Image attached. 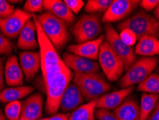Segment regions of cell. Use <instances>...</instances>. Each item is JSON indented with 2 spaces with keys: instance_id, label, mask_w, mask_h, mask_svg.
<instances>
[{
  "instance_id": "obj_29",
  "label": "cell",
  "mask_w": 159,
  "mask_h": 120,
  "mask_svg": "<svg viewBox=\"0 0 159 120\" xmlns=\"http://www.w3.org/2000/svg\"><path fill=\"white\" fill-rule=\"evenodd\" d=\"M43 9V1L42 0H27L23 7V10L30 14L42 12Z\"/></svg>"
},
{
  "instance_id": "obj_12",
  "label": "cell",
  "mask_w": 159,
  "mask_h": 120,
  "mask_svg": "<svg viewBox=\"0 0 159 120\" xmlns=\"http://www.w3.org/2000/svg\"><path fill=\"white\" fill-rule=\"evenodd\" d=\"M62 60L67 67L74 71V74H94L98 73L100 69L99 63L96 61L70 53H64Z\"/></svg>"
},
{
  "instance_id": "obj_28",
  "label": "cell",
  "mask_w": 159,
  "mask_h": 120,
  "mask_svg": "<svg viewBox=\"0 0 159 120\" xmlns=\"http://www.w3.org/2000/svg\"><path fill=\"white\" fill-rule=\"evenodd\" d=\"M21 110L22 103L19 101L8 103L4 109L7 119L9 120H20Z\"/></svg>"
},
{
  "instance_id": "obj_40",
  "label": "cell",
  "mask_w": 159,
  "mask_h": 120,
  "mask_svg": "<svg viewBox=\"0 0 159 120\" xmlns=\"http://www.w3.org/2000/svg\"><path fill=\"white\" fill-rule=\"evenodd\" d=\"M0 120H7V117H5L4 114H3V112H2L1 109H0Z\"/></svg>"
},
{
  "instance_id": "obj_16",
  "label": "cell",
  "mask_w": 159,
  "mask_h": 120,
  "mask_svg": "<svg viewBox=\"0 0 159 120\" xmlns=\"http://www.w3.org/2000/svg\"><path fill=\"white\" fill-rule=\"evenodd\" d=\"M84 98L80 90L73 82L70 84L65 89L60 105V111L62 113L73 112L84 102Z\"/></svg>"
},
{
  "instance_id": "obj_10",
  "label": "cell",
  "mask_w": 159,
  "mask_h": 120,
  "mask_svg": "<svg viewBox=\"0 0 159 120\" xmlns=\"http://www.w3.org/2000/svg\"><path fill=\"white\" fill-rule=\"evenodd\" d=\"M33 15L23 9H16L15 12L5 18H0V31L9 39L19 37L26 23Z\"/></svg>"
},
{
  "instance_id": "obj_33",
  "label": "cell",
  "mask_w": 159,
  "mask_h": 120,
  "mask_svg": "<svg viewBox=\"0 0 159 120\" xmlns=\"http://www.w3.org/2000/svg\"><path fill=\"white\" fill-rule=\"evenodd\" d=\"M15 7L8 1L0 0V18H5L15 12Z\"/></svg>"
},
{
  "instance_id": "obj_41",
  "label": "cell",
  "mask_w": 159,
  "mask_h": 120,
  "mask_svg": "<svg viewBox=\"0 0 159 120\" xmlns=\"http://www.w3.org/2000/svg\"><path fill=\"white\" fill-rule=\"evenodd\" d=\"M157 71H158V73L159 74V67L158 68V69H157Z\"/></svg>"
},
{
  "instance_id": "obj_1",
  "label": "cell",
  "mask_w": 159,
  "mask_h": 120,
  "mask_svg": "<svg viewBox=\"0 0 159 120\" xmlns=\"http://www.w3.org/2000/svg\"><path fill=\"white\" fill-rule=\"evenodd\" d=\"M34 21L37 27V41L39 47L41 59V70L43 74L44 84L50 81L65 64L58 55L57 50L44 34L41 25L37 21L36 16L33 15Z\"/></svg>"
},
{
  "instance_id": "obj_4",
  "label": "cell",
  "mask_w": 159,
  "mask_h": 120,
  "mask_svg": "<svg viewBox=\"0 0 159 120\" xmlns=\"http://www.w3.org/2000/svg\"><path fill=\"white\" fill-rule=\"evenodd\" d=\"M118 29L120 31L125 29L130 30L135 35L137 40L146 36L157 38L159 37V24L157 20L143 9L120 23Z\"/></svg>"
},
{
  "instance_id": "obj_9",
  "label": "cell",
  "mask_w": 159,
  "mask_h": 120,
  "mask_svg": "<svg viewBox=\"0 0 159 120\" xmlns=\"http://www.w3.org/2000/svg\"><path fill=\"white\" fill-rule=\"evenodd\" d=\"M106 42L109 44L116 55L123 61L125 71H128L136 61V56L132 47L125 45L120 39V35L111 24L105 27Z\"/></svg>"
},
{
  "instance_id": "obj_23",
  "label": "cell",
  "mask_w": 159,
  "mask_h": 120,
  "mask_svg": "<svg viewBox=\"0 0 159 120\" xmlns=\"http://www.w3.org/2000/svg\"><path fill=\"white\" fill-rule=\"evenodd\" d=\"M135 54L151 57L159 54V40L153 36H146L139 40L135 47Z\"/></svg>"
},
{
  "instance_id": "obj_17",
  "label": "cell",
  "mask_w": 159,
  "mask_h": 120,
  "mask_svg": "<svg viewBox=\"0 0 159 120\" xmlns=\"http://www.w3.org/2000/svg\"><path fill=\"white\" fill-rule=\"evenodd\" d=\"M133 89V86L100 96L96 102V109H116L131 94Z\"/></svg>"
},
{
  "instance_id": "obj_11",
  "label": "cell",
  "mask_w": 159,
  "mask_h": 120,
  "mask_svg": "<svg viewBox=\"0 0 159 120\" xmlns=\"http://www.w3.org/2000/svg\"><path fill=\"white\" fill-rule=\"evenodd\" d=\"M139 0H115L102 17V22L110 23L118 22L126 18L140 4Z\"/></svg>"
},
{
  "instance_id": "obj_24",
  "label": "cell",
  "mask_w": 159,
  "mask_h": 120,
  "mask_svg": "<svg viewBox=\"0 0 159 120\" xmlns=\"http://www.w3.org/2000/svg\"><path fill=\"white\" fill-rule=\"evenodd\" d=\"M97 99L89 102L85 104L80 106L71 114L68 120H95Z\"/></svg>"
},
{
  "instance_id": "obj_38",
  "label": "cell",
  "mask_w": 159,
  "mask_h": 120,
  "mask_svg": "<svg viewBox=\"0 0 159 120\" xmlns=\"http://www.w3.org/2000/svg\"><path fill=\"white\" fill-rule=\"evenodd\" d=\"M146 120H159V100Z\"/></svg>"
},
{
  "instance_id": "obj_32",
  "label": "cell",
  "mask_w": 159,
  "mask_h": 120,
  "mask_svg": "<svg viewBox=\"0 0 159 120\" xmlns=\"http://www.w3.org/2000/svg\"><path fill=\"white\" fill-rule=\"evenodd\" d=\"M95 115L98 120H118L113 112L106 109H97Z\"/></svg>"
},
{
  "instance_id": "obj_37",
  "label": "cell",
  "mask_w": 159,
  "mask_h": 120,
  "mask_svg": "<svg viewBox=\"0 0 159 120\" xmlns=\"http://www.w3.org/2000/svg\"><path fill=\"white\" fill-rule=\"evenodd\" d=\"M4 58L0 57V91H2L4 86Z\"/></svg>"
},
{
  "instance_id": "obj_36",
  "label": "cell",
  "mask_w": 159,
  "mask_h": 120,
  "mask_svg": "<svg viewBox=\"0 0 159 120\" xmlns=\"http://www.w3.org/2000/svg\"><path fill=\"white\" fill-rule=\"evenodd\" d=\"M70 113H60L52 115L50 117L47 118H41L38 120H68Z\"/></svg>"
},
{
  "instance_id": "obj_34",
  "label": "cell",
  "mask_w": 159,
  "mask_h": 120,
  "mask_svg": "<svg viewBox=\"0 0 159 120\" xmlns=\"http://www.w3.org/2000/svg\"><path fill=\"white\" fill-rule=\"evenodd\" d=\"M64 2L74 15H78L85 5L83 0H65Z\"/></svg>"
},
{
  "instance_id": "obj_27",
  "label": "cell",
  "mask_w": 159,
  "mask_h": 120,
  "mask_svg": "<svg viewBox=\"0 0 159 120\" xmlns=\"http://www.w3.org/2000/svg\"><path fill=\"white\" fill-rule=\"evenodd\" d=\"M112 2V0H88L85 6V11L88 14L106 12Z\"/></svg>"
},
{
  "instance_id": "obj_35",
  "label": "cell",
  "mask_w": 159,
  "mask_h": 120,
  "mask_svg": "<svg viewBox=\"0 0 159 120\" xmlns=\"http://www.w3.org/2000/svg\"><path fill=\"white\" fill-rule=\"evenodd\" d=\"M139 4L145 11L150 12L159 5V0H142Z\"/></svg>"
},
{
  "instance_id": "obj_14",
  "label": "cell",
  "mask_w": 159,
  "mask_h": 120,
  "mask_svg": "<svg viewBox=\"0 0 159 120\" xmlns=\"http://www.w3.org/2000/svg\"><path fill=\"white\" fill-rule=\"evenodd\" d=\"M105 35H100L97 39L83 43L71 45L67 48V51L74 55L82 56L95 60L98 59L100 48L104 42Z\"/></svg>"
},
{
  "instance_id": "obj_15",
  "label": "cell",
  "mask_w": 159,
  "mask_h": 120,
  "mask_svg": "<svg viewBox=\"0 0 159 120\" xmlns=\"http://www.w3.org/2000/svg\"><path fill=\"white\" fill-rule=\"evenodd\" d=\"M20 65L27 81L35 76L41 67L39 52L24 51L20 53Z\"/></svg>"
},
{
  "instance_id": "obj_8",
  "label": "cell",
  "mask_w": 159,
  "mask_h": 120,
  "mask_svg": "<svg viewBox=\"0 0 159 120\" xmlns=\"http://www.w3.org/2000/svg\"><path fill=\"white\" fill-rule=\"evenodd\" d=\"M98 60L104 74L111 81L118 80L125 70L123 61L112 50L106 41H104L100 46Z\"/></svg>"
},
{
  "instance_id": "obj_20",
  "label": "cell",
  "mask_w": 159,
  "mask_h": 120,
  "mask_svg": "<svg viewBox=\"0 0 159 120\" xmlns=\"http://www.w3.org/2000/svg\"><path fill=\"white\" fill-rule=\"evenodd\" d=\"M44 9L52 13L55 17L66 22L72 24L75 20V15L68 8L64 1L61 0H44L43 1Z\"/></svg>"
},
{
  "instance_id": "obj_5",
  "label": "cell",
  "mask_w": 159,
  "mask_h": 120,
  "mask_svg": "<svg viewBox=\"0 0 159 120\" xmlns=\"http://www.w3.org/2000/svg\"><path fill=\"white\" fill-rule=\"evenodd\" d=\"M44 34L48 37L55 49H60L70 38L66 22L55 17L49 12L36 16Z\"/></svg>"
},
{
  "instance_id": "obj_31",
  "label": "cell",
  "mask_w": 159,
  "mask_h": 120,
  "mask_svg": "<svg viewBox=\"0 0 159 120\" xmlns=\"http://www.w3.org/2000/svg\"><path fill=\"white\" fill-rule=\"evenodd\" d=\"M119 35H120V39L122 40L123 43L130 47L134 46L137 41V37L130 30L125 29L121 30Z\"/></svg>"
},
{
  "instance_id": "obj_22",
  "label": "cell",
  "mask_w": 159,
  "mask_h": 120,
  "mask_svg": "<svg viewBox=\"0 0 159 120\" xmlns=\"http://www.w3.org/2000/svg\"><path fill=\"white\" fill-rule=\"evenodd\" d=\"M34 89L31 86L9 87L0 91V102L9 103L17 102L33 92Z\"/></svg>"
},
{
  "instance_id": "obj_21",
  "label": "cell",
  "mask_w": 159,
  "mask_h": 120,
  "mask_svg": "<svg viewBox=\"0 0 159 120\" xmlns=\"http://www.w3.org/2000/svg\"><path fill=\"white\" fill-rule=\"evenodd\" d=\"M113 112L118 120H140V105L131 97L126 98Z\"/></svg>"
},
{
  "instance_id": "obj_7",
  "label": "cell",
  "mask_w": 159,
  "mask_h": 120,
  "mask_svg": "<svg viewBox=\"0 0 159 120\" xmlns=\"http://www.w3.org/2000/svg\"><path fill=\"white\" fill-rule=\"evenodd\" d=\"M157 63V58L153 57H145L135 61L121 79V88H128L145 81L156 69Z\"/></svg>"
},
{
  "instance_id": "obj_18",
  "label": "cell",
  "mask_w": 159,
  "mask_h": 120,
  "mask_svg": "<svg viewBox=\"0 0 159 120\" xmlns=\"http://www.w3.org/2000/svg\"><path fill=\"white\" fill-rule=\"evenodd\" d=\"M37 27L34 20H30L25 24L18 37L17 48L20 50L31 51L38 47Z\"/></svg>"
},
{
  "instance_id": "obj_25",
  "label": "cell",
  "mask_w": 159,
  "mask_h": 120,
  "mask_svg": "<svg viewBox=\"0 0 159 120\" xmlns=\"http://www.w3.org/2000/svg\"><path fill=\"white\" fill-rule=\"evenodd\" d=\"M159 99V95L143 94L140 103V120H146Z\"/></svg>"
},
{
  "instance_id": "obj_13",
  "label": "cell",
  "mask_w": 159,
  "mask_h": 120,
  "mask_svg": "<svg viewBox=\"0 0 159 120\" xmlns=\"http://www.w3.org/2000/svg\"><path fill=\"white\" fill-rule=\"evenodd\" d=\"M44 98L36 93L26 98L22 103L20 120H38L43 117Z\"/></svg>"
},
{
  "instance_id": "obj_2",
  "label": "cell",
  "mask_w": 159,
  "mask_h": 120,
  "mask_svg": "<svg viewBox=\"0 0 159 120\" xmlns=\"http://www.w3.org/2000/svg\"><path fill=\"white\" fill-rule=\"evenodd\" d=\"M74 77V73L64 64L50 81L44 84L46 91L45 111L54 115L60 109V105L65 89Z\"/></svg>"
},
{
  "instance_id": "obj_30",
  "label": "cell",
  "mask_w": 159,
  "mask_h": 120,
  "mask_svg": "<svg viewBox=\"0 0 159 120\" xmlns=\"http://www.w3.org/2000/svg\"><path fill=\"white\" fill-rule=\"evenodd\" d=\"M13 46L9 40L0 31V55H8L12 53Z\"/></svg>"
},
{
  "instance_id": "obj_39",
  "label": "cell",
  "mask_w": 159,
  "mask_h": 120,
  "mask_svg": "<svg viewBox=\"0 0 159 120\" xmlns=\"http://www.w3.org/2000/svg\"><path fill=\"white\" fill-rule=\"evenodd\" d=\"M154 15H155L156 19L157 20L159 24V5L155 9V10H154Z\"/></svg>"
},
{
  "instance_id": "obj_26",
  "label": "cell",
  "mask_w": 159,
  "mask_h": 120,
  "mask_svg": "<svg viewBox=\"0 0 159 120\" xmlns=\"http://www.w3.org/2000/svg\"><path fill=\"white\" fill-rule=\"evenodd\" d=\"M137 90L151 94L159 95V75L151 74L147 79L139 84Z\"/></svg>"
},
{
  "instance_id": "obj_6",
  "label": "cell",
  "mask_w": 159,
  "mask_h": 120,
  "mask_svg": "<svg viewBox=\"0 0 159 120\" xmlns=\"http://www.w3.org/2000/svg\"><path fill=\"white\" fill-rule=\"evenodd\" d=\"M99 14L84 15L72 26L71 32L77 43H83L97 39L102 33Z\"/></svg>"
},
{
  "instance_id": "obj_19",
  "label": "cell",
  "mask_w": 159,
  "mask_h": 120,
  "mask_svg": "<svg viewBox=\"0 0 159 120\" xmlns=\"http://www.w3.org/2000/svg\"><path fill=\"white\" fill-rule=\"evenodd\" d=\"M4 79L7 85L10 87L21 86L24 81V74L16 55H11L4 67Z\"/></svg>"
},
{
  "instance_id": "obj_3",
  "label": "cell",
  "mask_w": 159,
  "mask_h": 120,
  "mask_svg": "<svg viewBox=\"0 0 159 120\" xmlns=\"http://www.w3.org/2000/svg\"><path fill=\"white\" fill-rule=\"evenodd\" d=\"M73 83L78 87L84 98L88 102L98 99L102 94L111 89V84L99 73L86 74L75 73Z\"/></svg>"
}]
</instances>
